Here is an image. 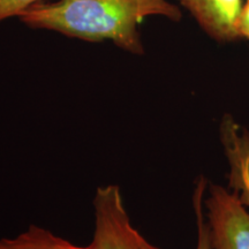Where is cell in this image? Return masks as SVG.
I'll use <instances>...</instances> for the list:
<instances>
[{
    "label": "cell",
    "instance_id": "5b68a950",
    "mask_svg": "<svg viewBox=\"0 0 249 249\" xmlns=\"http://www.w3.org/2000/svg\"><path fill=\"white\" fill-rule=\"evenodd\" d=\"M220 140L229 163L230 186L249 209V132L225 116L220 124Z\"/></svg>",
    "mask_w": 249,
    "mask_h": 249
},
{
    "label": "cell",
    "instance_id": "277c9868",
    "mask_svg": "<svg viewBox=\"0 0 249 249\" xmlns=\"http://www.w3.org/2000/svg\"><path fill=\"white\" fill-rule=\"evenodd\" d=\"M198 27L218 43L240 39L238 20L244 0H178Z\"/></svg>",
    "mask_w": 249,
    "mask_h": 249
},
{
    "label": "cell",
    "instance_id": "7a4b0ae2",
    "mask_svg": "<svg viewBox=\"0 0 249 249\" xmlns=\"http://www.w3.org/2000/svg\"><path fill=\"white\" fill-rule=\"evenodd\" d=\"M95 230L87 249H160L133 226L119 186L98 187L93 197Z\"/></svg>",
    "mask_w": 249,
    "mask_h": 249
},
{
    "label": "cell",
    "instance_id": "ba28073f",
    "mask_svg": "<svg viewBox=\"0 0 249 249\" xmlns=\"http://www.w3.org/2000/svg\"><path fill=\"white\" fill-rule=\"evenodd\" d=\"M37 2H42V0H0V22L12 17H20Z\"/></svg>",
    "mask_w": 249,
    "mask_h": 249
},
{
    "label": "cell",
    "instance_id": "3957f363",
    "mask_svg": "<svg viewBox=\"0 0 249 249\" xmlns=\"http://www.w3.org/2000/svg\"><path fill=\"white\" fill-rule=\"evenodd\" d=\"M208 191L203 207L211 249H249L248 208L225 187L211 183Z\"/></svg>",
    "mask_w": 249,
    "mask_h": 249
},
{
    "label": "cell",
    "instance_id": "9c48e42d",
    "mask_svg": "<svg viewBox=\"0 0 249 249\" xmlns=\"http://www.w3.org/2000/svg\"><path fill=\"white\" fill-rule=\"evenodd\" d=\"M238 33L240 39L249 40V0H244L238 20Z\"/></svg>",
    "mask_w": 249,
    "mask_h": 249
},
{
    "label": "cell",
    "instance_id": "6da1fadb",
    "mask_svg": "<svg viewBox=\"0 0 249 249\" xmlns=\"http://www.w3.org/2000/svg\"><path fill=\"white\" fill-rule=\"evenodd\" d=\"M148 17L181 20L169 0H58L37 2L18 17L33 29H45L87 42L111 40L132 54L144 53L139 24Z\"/></svg>",
    "mask_w": 249,
    "mask_h": 249
},
{
    "label": "cell",
    "instance_id": "52a82bcc",
    "mask_svg": "<svg viewBox=\"0 0 249 249\" xmlns=\"http://www.w3.org/2000/svg\"><path fill=\"white\" fill-rule=\"evenodd\" d=\"M207 186V180L203 177H201L198 179L197 185H196L194 196H193V205H194L196 226H197V241H196L195 249H211L209 230H208L207 220H205L203 207L204 193Z\"/></svg>",
    "mask_w": 249,
    "mask_h": 249
},
{
    "label": "cell",
    "instance_id": "8992f818",
    "mask_svg": "<svg viewBox=\"0 0 249 249\" xmlns=\"http://www.w3.org/2000/svg\"><path fill=\"white\" fill-rule=\"evenodd\" d=\"M0 249H87V246L74 245L49 230L30 225L15 238L0 239Z\"/></svg>",
    "mask_w": 249,
    "mask_h": 249
}]
</instances>
